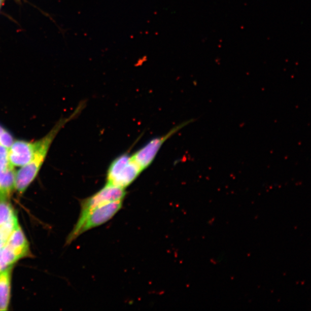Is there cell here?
<instances>
[{"instance_id":"10","label":"cell","mask_w":311,"mask_h":311,"mask_svg":"<svg viewBox=\"0 0 311 311\" xmlns=\"http://www.w3.org/2000/svg\"><path fill=\"white\" fill-rule=\"evenodd\" d=\"M15 142L10 131L0 125V145L8 150Z\"/></svg>"},{"instance_id":"5","label":"cell","mask_w":311,"mask_h":311,"mask_svg":"<svg viewBox=\"0 0 311 311\" xmlns=\"http://www.w3.org/2000/svg\"><path fill=\"white\" fill-rule=\"evenodd\" d=\"M191 122H192V120L183 122L180 125L174 127L167 134L153 139L132 155V156L133 157L134 159L137 162L143 171L150 167L153 161H154L161 148L166 141L177 133L183 127L188 125Z\"/></svg>"},{"instance_id":"9","label":"cell","mask_w":311,"mask_h":311,"mask_svg":"<svg viewBox=\"0 0 311 311\" xmlns=\"http://www.w3.org/2000/svg\"><path fill=\"white\" fill-rule=\"evenodd\" d=\"M16 171L12 166L0 165V200L10 201L15 191Z\"/></svg>"},{"instance_id":"11","label":"cell","mask_w":311,"mask_h":311,"mask_svg":"<svg viewBox=\"0 0 311 311\" xmlns=\"http://www.w3.org/2000/svg\"><path fill=\"white\" fill-rule=\"evenodd\" d=\"M3 2H4V0H0V8H1L3 5Z\"/></svg>"},{"instance_id":"4","label":"cell","mask_w":311,"mask_h":311,"mask_svg":"<svg viewBox=\"0 0 311 311\" xmlns=\"http://www.w3.org/2000/svg\"><path fill=\"white\" fill-rule=\"evenodd\" d=\"M127 194L126 189L110 185H105L95 194L80 201L79 219L82 218L89 211L103 204L118 201H123Z\"/></svg>"},{"instance_id":"2","label":"cell","mask_w":311,"mask_h":311,"mask_svg":"<svg viewBox=\"0 0 311 311\" xmlns=\"http://www.w3.org/2000/svg\"><path fill=\"white\" fill-rule=\"evenodd\" d=\"M123 201L112 202L98 206L78 219L73 229L67 236L66 245L72 244L83 233L99 227L112 220L123 206Z\"/></svg>"},{"instance_id":"8","label":"cell","mask_w":311,"mask_h":311,"mask_svg":"<svg viewBox=\"0 0 311 311\" xmlns=\"http://www.w3.org/2000/svg\"><path fill=\"white\" fill-rule=\"evenodd\" d=\"M15 265L0 272V311L9 310L11 299L12 273Z\"/></svg>"},{"instance_id":"3","label":"cell","mask_w":311,"mask_h":311,"mask_svg":"<svg viewBox=\"0 0 311 311\" xmlns=\"http://www.w3.org/2000/svg\"><path fill=\"white\" fill-rule=\"evenodd\" d=\"M143 171L132 155L123 153L114 159L109 165L106 183L126 189Z\"/></svg>"},{"instance_id":"7","label":"cell","mask_w":311,"mask_h":311,"mask_svg":"<svg viewBox=\"0 0 311 311\" xmlns=\"http://www.w3.org/2000/svg\"><path fill=\"white\" fill-rule=\"evenodd\" d=\"M37 145V142L15 141L8 150V160L12 167H24L32 160Z\"/></svg>"},{"instance_id":"1","label":"cell","mask_w":311,"mask_h":311,"mask_svg":"<svg viewBox=\"0 0 311 311\" xmlns=\"http://www.w3.org/2000/svg\"><path fill=\"white\" fill-rule=\"evenodd\" d=\"M78 113V111H76L70 117L59 119L48 134L37 141V147L32 160L16 172L15 191L19 195H22L36 180L44 163L51 146L59 131L68 122L76 117Z\"/></svg>"},{"instance_id":"6","label":"cell","mask_w":311,"mask_h":311,"mask_svg":"<svg viewBox=\"0 0 311 311\" xmlns=\"http://www.w3.org/2000/svg\"><path fill=\"white\" fill-rule=\"evenodd\" d=\"M32 256L30 247L20 238L11 236L7 244L0 247V272L15 265L21 259Z\"/></svg>"}]
</instances>
